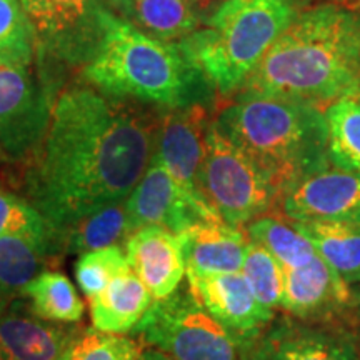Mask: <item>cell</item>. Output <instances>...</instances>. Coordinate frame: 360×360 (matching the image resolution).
<instances>
[{
    "mask_svg": "<svg viewBox=\"0 0 360 360\" xmlns=\"http://www.w3.org/2000/svg\"><path fill=\"white\" fill-rule=\"evenodd\" d=\"M125 20L150 37L175 44L204 22L191 0H130Z\"/></svg>",
    "mask_w": 360,
    "mask_h": 360,
    "instance_id": "603a6c76",
    "label": "cell"
},
{
    "mask_svg": "<svg viewBox=\"0 0 360 360\" xmlns=\"http://www.w3.org/2000/svg\"><path fill=\"white\" fill-rule=\"evenodd\" d=\"M359 90L360 13L344 4H317L299 12L238 94L302 102L326 112Z\"/></svg>",
    "mask_w": 360,
    "mask_h": 360,
    "instance_id": "7a4b0ae2",
    "label": "cell"
},
{
    "mask_svg": "<svg viewBox=\"0 0 360 360\" xmlns=\"http://www.w3.org/2000/svg\"><path fill=\"white\" fill-rule=\"evenodd\" d=\"M12 236L56 238L51 225L24 193L15 192L0 180V238Z\"/></svg>",
    "mask_w": 360,
    "mask_h": 360,
    "instance_id": "f546056e",
    "label": "cell"
},
{
    "mask_svg": "<svg viewBox=\"0 0 360 360\" xmlns=\"http://www.w3.org/2000/svg\"><path fill=\"white\" fill-rule=\"evenodd\" d=\"M105 4V7L112 12L119 13V17L122 19H127L129 13V7H130V0H102Z\"/></svg>",
    "mask_w": 360,
    "mask_h": 360,
    "instance_id": "d6a6232c",
    "label": "cell"
},
{
    "mask_svg": "<svg viewBox=\"0 0 360 360\" xmlns=\"http://www.w3.org/2000/svg\"><path fill=\"white\" fill-rule=\"evenodd\" d=\"M82 75L109 96L160 109L204 103L207 90H212L179 42L150 37L112 11L102 42L82 67Z\"/></svg>",
    "mask_w": 360,
    "mask_h": 360,
    "instance_id": "277c9868",
    "label": "cell"
},
{
    "mask_svg": "<svg viewBox=\"0 0 360 360\" xmlns=\"http://www.w3.org/2000/svg\"><path fill=\"white\" fill-rule=\"evenodd\" d=\"M129 270L130 264L125 249L120 245H110L79 255L74 265V276L84 295L92 300L114 278Z\"/></svg>",
    "mask_w": 360,
    "mask_h": 360,
    "instance_id": "f1b7e54d",
    "label": "cell"
},
{
    "mask_svg": "<svg viewBox=\"0 0 360 360\" xmlns=\"http://www.w3.org/2000/svg\"><path fill=\"white\" fill-rule=\"evenodd\" d=\"M191 2L192 6L195 7V11L200 13L202 19H205V17H209L210 13L224 2V0H191Z\"/></svg>",
    "mask_w": 360,
    "mask_h": 360,
    "instance_id": "1f68e13d",
    "label": "cell"
},
{
    "mask_svg": "<svg viewBox=\"0 0 360 360\" xmlns=\"http://www.w3.org/2000/svg\"><path fill=\"white\" fill-rule=\"evenodd\" d=\"M24 299L39 317L57 323H80L85 307L77 289L65 274L44 270L24 290Z\"/></svg>",
    "mask_w": 360,
    "mask_h": 360,
    "instance_id": "cb8c5ba5",
    "label": "cell"
},
{
    "mask_svg": "<svg viewBox=\"0 0 360 360\" xmlns=\"http://www.w3.org/2000/svg\"><path fill=\"white\" fill-rule=\"evenodd\" d=\"M129 236L142 227H162L182 233L205 220H220L212 210L197 204L175 182L167 169L152 157L147 172L125 199Z\"/></svg>",
    "mask_w": 360,
    "mask_h": 360,
    "instance_id": "7c38bea8",
    "label": "cell"
},
{
    "mask_svg": "<svg viewBox=\"0 0 360 360\" xmlns=\"http://www.w3.org/2000/svg\"><path fill=\"white\" fill-rule=\"evenodd\" d=\"M278 205L289 220L360 224V174L330 165L299 180Z\"/></svg>",
    "mask_w": 360,
    "mask_h": 360,
    "instance_id": "5bb4252c",
    "label": "cell"
},
{
    "mask_svg": "<svg viewBox=\"0 0 360 360\" xmlns=\"http://www.w3.org/2000/svg\"><path fill=\"white\" fill-rule=\"evenodd\" d=\"M300 7H310V6H317V4H344L345 0H295Z\"/></svg>",
    "mask_w": 360,
    "mask_h": 360,
    "instance_id": "d590c367",
    "label": "cell"
},
{
    "mask_svg": "<svg viewBox=\"0 0 360 360\" xmlns=\"http://www.w3.org/2000/svg\"><path fill=\"white\" fill-rule=\"evenodd\" d=\"M37 35V58L85 65L101 45L110 11L102 0H20Z\"/></svg>",
    "mask_w": 360,
    "mask_h": 360,
    "instance_id": "9c48e42d",
    "label": "cell"
},
{
    "mask_svg": "<svg viewBox=\"0 0 360 360\" xmlns=\"http://www.w3.org/2000/svg\"><path fill=\"white\" fill-rule=\"evenodd\" d=\"M317 254L354 292L360 289V224L339 220H290Z\"/></svg>",
    "mask_w": 360,
    "mask_h": 360,
    "instance_id": "44dd1931",
    "label": "cell"
},
{
    "mask_svg": "<svg viewBox=\"0 0 360 360\" xmlns=\"http://www.w3.org/2000/svg\"><path fill=\"white\" fill-rule=\"evenodd\" d=\"M139 360H172V359H169L167 355H164L155 349H147V350H143L141 359Z\"/></svg>",
    "mask_w": 360,
    "mask_h": 360,
    "instance_id": "e575fe53",
    "label": "cell"
},
{
    "mask_svg": "<svg viewBox=\"0 0 360 360\" xmlns=\"http://www.w3.org/2000/svg\"><path fill=\"white\" fill-rule=\"evenodd\" d=\"M354 305V290L321 255L302 267L283 269V314L300 321L350 322Z\"/></svg>",
    "mask_w": 360,
    "mask_h": 360,
    "instance_id": "4fadbf2b",
    "label": "cell"
},
{
    "mask_svg": "<svg viewBox=\"0 0 360 360\" xmlns=\"http://www.w3.org/2000/svg\"><path fill=\"white\" fill-rule=\"evenodd\" d=\"M197 184L210 210L237 229L281 204V193L267 174L219 129L214 119L205 134V154Z\"/></svg>",
    "mask_w": 360,
    "mask_h": 360,
    "instance_id": "8992f818",
    "label": "cell"
},
{
    "mask_svg": "<svg viewBox=\"0 0 360 360\" xmlns=\"http://www.w3.org/2000/svg\"><path fill=\"white\" fill-rule=\"evenodd\" d=\"M127 238L129 222L125 202L94 210L56 232V242L62 257L82 255L110 245H120V242Z\"/></svg>",
    "mask_w": 360,
    "mask_h": 360,
    "instance_id": "7402d4cb",
    "label": "cell"
},
{
    "mask_svg": "<svg viewBox=\"0 0 360 360\" xmlns=\"http://www.w3.org/2000/svg\"><path fill=\"white\" fill-rule=\"evenodd\" d=\"M154 297L130 269L90 300L94 328L107 334H129L150 309Z\"/></svg>",
    "mask_w": 360,
    "mask_h": 360,
    "instance_id": "ffe728a7",
    "label": "cell"
},
{
    "mask_svg": "<svg viewBox=\"0 0 360 360\" xmlns=\"http://www.w3.org/2000/svg\"><path fill=\"white\" fill-rule=\"evenodd\" d=\"M300 11L295 0H224L179 45L215 94L227 102L240 92Z\"/></svg>",
    "mask_w": 360,
    "mask_h": 360,
    "instance_id": "5b68a950",
    "label": "cell"
},
{
    "mask_svg": "<svg viewBox=\"0 0 360 360\" xmlns=\"http://www.w3.org/2000/svg\"><path fill=\"white\" fill-rule=\"evenodd\" d=\"M354 294H355V300H359V299H360V289H359V290H355Z\"/></svg>",
    "mask_w": 360,
    "mask_h": 360,
    "instance_id": "74e56055",
    "label": "cell"
},
{
    "mask_svg": "<svg viewBox=\"0 0 360 360\" xmlns=\"http://www.w3.org/2000/svg\"><path fill=\"white\" fill-rule=\"evenodd\" d=\"M35 65L0 62V160L20 169L42 143L53 107L47 75Z\"/></svg>",
    "mask_w": 360,
    "mask_h": 360,
    "instance_id": "ba28073f",
    "label": "cell"
},
{
    "mask_svg": "<svg viewBox=\"0 0 360 360\" xmlns=\"http://www.w3.org/2000/svg\"><path fill=\"white\" fill-rule=\"evenodd\" d=\"M130 334L172 360H242L240 340L197 302L188 287L154 300Z\"/></svg>",
    "mask_w": 360,
    "mask_h": 360,
    "instance_id": "52a82bcc",
    "label": "cell"
},
{
    "mask_svg": "<svg viewBox=\"0 0 360 360\" xmlns=\"http://www.w3.org/2000/svg\"><path fill=\"white\" fill-rule=\"evenodd\" d=\"M62 254L53 237L12 236L0 238V312L15 300L44 270L58 264Z\"/></svg>",
    "mask_w": 360,
    "mask_h": 360,
    "instance_id": "d6986e66",
    "label": "cell"
},
{
    "mask_svg": "<svg viewBox=\"0 0 360 360\" xmlns=\"http://www.w3.org/2000/svg\"><path fill=\"white\" fill-rule=\"evenodd\" d=\"M142 345L137 337L82 327L65 360H139L143 352Z\"/></svg>",
    "mask_w": 360,
    "mask_h": 360,
    "instance_id": "4dcf8cb0",
    "label": "cell"
},
{
    "mask_svg": "<svg viewBox=\"0 0 360 360\" xmlns=\"http://www.w3.org/2000/svg\"><path fill=\"white\" fill-rule=\"evenodd\" d=\"M92 85L53 101L51 124L22 187L56 232L102 207L125 202L154 157L160 112Z\"/></svg>",
    "mask_w": 360,
    "mask_h": 360,
    "instance_id": "6da1fadb",
    "label": "cell"
},
{
    "mask_svg": "<svg viewBox=\"0 0 360 360\" xmlns=\"http://www.w3.org/2000/svg\"><path fill=\"white\" fill-rule=\"evenodd\" d=\"M0 62L19 65L37 62V35L20 0H0Z\"/></svg>",
    "mask_w": 360,
    "mask_h": 360,
    "instance_id": "4316f807",
    "label": "cell"
},
{
    "mask_svg": "<svg viewBox=\"0 0 360 360\" xmlns=\"http://www.w3.org/2000/svg\"><path fill=\"white\" fill-rule=\"evenodd\" d=\"M344 6L349 7V8H352V11L360 13V0H345Z\"/></svg>",
    "mask_w": 360,
    "mask_h": 360,
    "instance_id": "8d00e7d4",
    "label": "cell"
},
{
    "mask_svg": "<svg viewBox=\"0 0 360 360\" xmlns=\"http://www.w3.org/2000/svg\"><path fill=\"white\" fill-rule=\"evenodd\" d=\"M245 236L270 252L283 269L302 267L319 255L312 242L297 231L289 219L264 215L245 225Z\"/></svg>",
    "mask_w": 360,
    "mask_h": 360,
    "instance_id": "d4e9b609",
    "label": "cell"
},
{
    "mask_svg": "<svg viewBox=\"0 0 360 360\" xmlns=\"http://www.w3.org/2000/svg\"><path fill=\"white\" fill-rule=\"evenodd\" d=\"M240 274L252 294L264 307L274 312L281 309L283 294V267L270 252L249 240Z\"/></svg>",
    "mask_w": 360,
    "mask_h": 360,
    "instance_id": "83f0119b",
    "label": "cell"
},
{
    "mask_svg": "<svg viewBox=\"0 0 360 360\" xmlns=\"http://www.w3.org/2000/svg\"><path fill=\"white\" fill-rule=\"evenodd\" d=\"M242 360H360V339L342 322L276 315L264 330L240 340Z\"/></svg>",
    "mask_w": 360,
    "mask_h": 360,
    "instance_id": "30bf717a",
    "label": "cell"
},
{
    "mask_svg": "<svg viewBox=\"0 0 360 360\" xmlns=\"http://www.w3.org/2000/svg\"><path fill=\"white\" fill-rule=\"evenodd\" d=\"M214 120L267 174L281 199L299 180L332 165L326 112L314 105L237 94Z\"/></svg>",
    "mask_w": 360,
    "mask_h": 360,
    "instance_id": "3957f363",
    "label": "cell"
},
{
    "mask_svg": "<svg viewBox=\"0 0 360 360\" xmlns=\"http://www.w3.org/2000/svg\"><path fill=\"white\" fill-rule=\"evenodd\" d=\"M186 274L240 272L249 238L222 220H205L179 233Z\"/></svg>",
    "mask_w": 360,
    "mask_h": 360,
    "instance_id": "ac0fdd59",
    "label": "cell"
},
{
    "mask_svg": "<svg viewBox=\"0 0 360 360\" xmlns=\"http://www.w3.org/2000/svg\"><path fill=\"white\" fill-rule=\"evenodd\" d=\"M350 323H354L352 328L360 339V299L355 300V305H354V310H352V317H350Z\"/></svg>",
    "mask_w": 360,
    "mask_h": 360,
    "instance_id": "836d02e7",
    "label": "cell"
},
{
    "mask_svg": "<svg viewBox=\"0 0 360 360\" xmlns=\"http://www.w3.org/2000/svg\"><path fill=\"white\" fill-rule=\"evenodd\" d=\"M130 269L143 282L154 300L167 299L186 276L179 233L162 227H142L125 240Z\"/></svg>",
    "mask_w": 360,
    "mask_h": 360,
    "instance_id": "e0dca14e",
    "label": "cell"
},
{
    "mask_svg": "<svg viewBox=\"0 0 360 360\" xmlns=\"http://www.w3.org/2000/svg\"><path fill=\"white\" fill-rule=\"evenodd\" d=\"M332 165L360 174V101L344 97L326 109Z\"/></svg>",
    "mask_w": 360,
    "mask_h": 360,
    "instance_id": "484cf974",
    "label": "cell"
},
{
    "mask_svg": "<svg viewBox=\"0 0 360 360\" xmlns=\"http://www.w3.org/2000/svg\"><path fill=\"white\" fill-rule=\"evenodd\" d=\"M187 287L197 302L238 340L259 334L277 315L255 299L240 272L187 274Z\"/></svg>",
    "mask_w": 360,
    "mask_h": 360,
    "instance_id": "9a60e30c",
    "label": "cell"
},
{
    "mask_svg": "<svg viewBox=\"0 0 360 360\" xmlns=\"http://www.w3.org/2000/svg\"><path fill=\"white\" fill-rule=\"evenodd\" d=\"M80 330L77 323L45 321L19 299L0 312V360H65Z\"/></svg>",
    "mask_w": 360,
    "mask_h": 360,
    "instance_id": "2e32d148",
    "label": "cell"
},
{
    "mask_svg": "<svg viewBox=\"0 0 360 360\" xmlns=\"http://www.w3.org/2000/svg\"><path fill=\"white\" fill-rule=\"evenodd\" d=\"M355 97H357V98H359V101H360V90H359V94H357V96H355Z\"/></svg>",
    "mask_w": 360,
    "mask_h": 360,
    "instance_id": "f35d334b",
    "label": "cell"
},
{
    "mask_svg": "<svg viewBox=\"0 0 360 360\" xmlns=\"http://www.w3.org/2000/svg\"><path fill=\"white\" fill-rule=\"evenodd\" d=\"M212 115L205 103L162 109L157 127L154 159L167 169L182 191L210 210L199 192V170L205 154V134Z\"/></svg>",
    "mask_w": 360,
    "mask_h": 360,
    "instance_id": "8fae6325",
    "label": "cell"
}]
</instances>
